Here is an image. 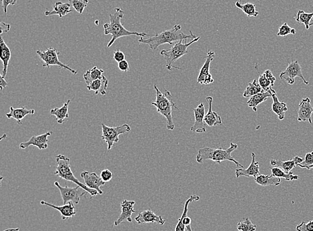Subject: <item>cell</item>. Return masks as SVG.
Instances as JSON below:
<instances>
[{
	"mask_svg": "<svg viewBox=\"0 0 313 231\" xmlns=\"http://www.w3.org/2000/svg\"><path fill=\"white\" fill-rule=\"evenodd\" d=\"M181 26L179 25H175L172 29L163 31L158 34H150V36L146 37H141L139 40V43L147 44L150 46L152 51H156L160 46L163 44H169L172 45L175 42L180 41V40H187V39L196 38L192 31H190L191 34H185L181 31Z\"/></svg>",
	"mask_w": 313,
	"mask_h": 231,
	"instance_id": "6da1fadb",
	"label": "cell"
},
{
	"mask_svg": "<svg viewBox=\"0 0 313 231\" xmlns=\"http://www.w3.org/2000/svg\"><path fill=\"white\" fill-rule=\"evenodd\" d=\"M124 16V12L120 7H116L115 12L110 14V23L105 24L104 25V34L112 35V39L108 44L107 48L111 47L112 44L115 42L117 39L121 37L136 36L141 37H146L150 34L146 33H139L138 31H130L125 28L124 26L121 25V20Z\"/></svg>",
	"mask_w": 313,
	"mask_h": 231,
	"instance_id": "7a4b0ae2",
	"label": "cell"
},
{
	"mask_svg": "<svg viewBox=\"0 0 313 231\" xmlns=\"http://www.w3.org/2000/svg\"><path fill=\"white\" fill-rule=\"evenodd\" d=\"M238 148V145L234 142H231V146L226 149L222 148L213 149V148L204 147L199 149L198 154L196 155V160L198 163L201 164L205 160H212L217 164H220L223 161H231L234 162L239 168H244V166L240 162L236 160L232 156L231 153Z\"/></svg>",
	"mask_w": 313,
	"mask_h": 231,
	"instance_id": "3957f363",
	"label": "cell"
},
{
	"mask_svg": "<svg viewBox=\"0 0 313 231\" xmlns=\"http://www.w3.org/2000/svg\"><path fill=\"white\" fill-rule=\"evenodd\" d=\"M154 88L156 90V101L152 103V105L156 107V112L167 119L168 130H173L175 127L172 119L173 108L177 110L178 108L173 102L172 94L167 90L165 93H162L156 85H154Z\"/></svg>",
	"mask_w": 313,
	"mask_h": 231,
	"instance_id": "277c9868",
	"label": "cell"
},
{
	"mask_svg": "<svg viewBox=\"0 0 313 231\" xmlns=\"http://www.w3.org/2000/svg\"><path fill=\"white\" fill-rule=\"evenodd\" d=\"M57 167L54 175H56L64 180L70 181L75 183L77 185L80 186L82 190H85L90 194V197H96L99 195L97 190L91 189L88 188L84 183L81 182L75 175H73L71 169V158L65 155L58 154L56 156Z\"/></svg>",
	"mask_w": 313,
	"mask_h": 231,
	"instance_id": "5b68a950",
	"label": "cell"
},
{
	"mask_svg": "<svg viewBox=\"0 0 313 231\" xmlns=\"http://www.w3.org/2000/svg\"><path fill=\"white\" fill-rule=\"evenodd\" d=\"M200 37H196V38L193 39L189 43H182V40H180L174 44L171 49L169 50H163L160 51V55H163L166 60V67L169 70H171L172 68H176V69H180L176 66H173V63L176 62L178 59L181 58L189 53L188 49L190 46L192 45L195 42H198L200 40Z\"/></svg>",
	"mask_w": 313,
	"mask_h": 231,
	"instance_id": "8992f818",
	"label": "cell"
},
{
	"mask_svg": "<svg viewBox=\"0 0 313 231\" xmlns=\"http://www.w3.org/2000/svg\"><path fill=\"white\" fill-rule=\"evenodd\" d=\"M36 53L39 55L40 58L44 62L42 67L44 68H49L51 66H57L59 68L68 70L73 75L78 74L77 70H73L70 66L60 62L59 60V55L60 54V52L56 49L49 48L46 51H37Z\"/></svg>",
	"mask_w": 313,
	"mask_h": 231,
	"instance_id": "52a82bcc",
	"label": "cell"
},
{
	"mask_svg": "<svg viewBox=\"0 0 313 231\" xmlns=\"http://www.w3.org/2000/svg\"><path fill=\"white\" fill-rule=\"evenodd\" d=\"M101 126L102 130L101 138L104 140L108 145V151H110L113 148L114 143L119 142L120 135L128 133L131 130V127L126 124L117 127H108L104 123L101 124Z\"/></svg>",
	"mask_w": 313,
	"mask_h": 231,
	"instance_id": "ba28073f",
	"label": "cell"
},
{
	"mask_svg": "<svg viewBox=\"0 0 313 231\" xmlns=\"http://www.w3.org/2000/svg\"><path fill=\"white\" fill-rule=\"evenodd\" d=\"M55 186L60 190L61 197L63 201L64 205L70 202H72L75 205L79 204L80 197L86 196L87 192L85 190H80V186H77L75 187L71 188L68 186H62L58 182H54Z\"/></svg>",
	"mask_w": 313,
	"mask_h": 231,
	"instance_id": "9c48e42d",
	"label": "cell"
},
{
	"mask_svg": "<svg viewBox=\"0 0 313 231\" xmlns=\"http://www.w3.org/2000/svg\"><path fill=\"white\" fill-rule=\"evenodd\" d=\"M299 77L303 79L305 84L308 85L309 82L306 80L303 75L302 72V68L297 60L293 61L289 63L287 69L284 72L281 73L280 77L281 79L285 80V82L288 83L289 84H294L295 82V77Z\"/></svg>",
	"mask_w": 313,
	"mask_h": 231,
	"instance_id": "30bf717a",
	"label": "cell"
},
{
	"mask_svg": "<svg viewBox=\"0 0 313 231\" xmlns=\"http://www.w3.org/2000/svg\"><path fill=\"white\" fill-rule=\"evenodd\" d=\"M215 59V52L211 51H208L205 62L200 70L199 75L197 78V83L200 84H210L215 82L213 76L210 73V66Z\"/></svg>",
	"mask_w": 313,
	"mask_h": 231,
	"instance_id": "8fae6325",
	"label": "cell"
},
{
	"mask_svg": "<svg viewBox=\"0 0 313 231\" xmlns=\"http://www.w3.org/2000/svg\"><path fill=\"white\" fill-rule=\"evenodd\" d=\"M52 135V132L49 131L43 134L34 136L30 138L28 141L22 142L19 145L20 149H25L30 146H34L40 150L47 149L48 147V137Z\"/></svg>",
	"mask_w": 313,
	"mask_h": 231,
	"instance_id": "7c38bea8",
	"label": "cell"
},
{
	"mask_svg": "<svg viewBox=\"0 0 313 231\" xmlns=\"http://www.w3.org/2000/svg\"><path fill=\"white\" fill-rule=\"evenodd\" d=\"M81 177L84 179V184L88 188L97 190L100 195H103V191L100 189V186H104L106 182H104L100 177L97 176L96 173L84 171L81 173Z\"/></svg>",
	"mask_w": 313,
	"mask_h": 231,
	"instance_id": "4fadbf2b",
	"label": "cell"
},
{
	"mask_svg": "<svg viewBox=\"0 0 313 231\" xmlns=\"http://www.w3.org/2000/svg\"><path fill=\"white\" fill-rule=\"evenodd\" d=\"M195 122L191 127V130L193 132L203 133L207 132L206 124L204 123L205 116V107L203 103H200L194 110Z\"/></svg>",
	"mask_w": 313,
	"mask_h": 231,
	"instance_id": "5bb4252c",
	"label": "cell"
},
{
	"mask_svg": "<svg viewBox=\"0 0 313 231\" xmlns=\"http://www.w3.org/2000/svg\"><path fill=\"white\" fill-rule=\"evenodd\" d=\"M135 201L124 200L121 203V214H120L119 219L114 222V226H119L124 221H128L132 223V215L134 212H137L134 210Z\"/></svg>",
	"mask_w": 313,
	"mask_h": 231,
	"instance_id": "9a60e30c",
	"label": "cell"
},
{
	"mask_svg": "<svg viewBox=\"0 0 313 231\" xmlns=\"http://www.w3.org/2000/svg\"><path fill=\"white\" fill-rule=\"evenodd\" d=\"M200 200V197L198 195H192L185 203V208L181 217L178 219L177 225H176L175 231H187V227L189 226L192 223V219L191 217H188L187 213L189 210V205L193 201H198Z\"/></svg>",
	"mask_w": 313,
	"mask_h": 231,
	"instance_id": "2e32d148",
	"label": "cell"
},
{
	"mask_svg": "<svg viewBox=\"0 0 313 231\" xmlns=\"http://www.w3.org/2000/svg\"><path fill=\"white\" fill-rule=\"evenodd\" d=\"M313 114V107L311 103V100L307 97L302 100L299 105L298 110V121L309 122L312 124V114Z\"/></svg>",
	"mask_w": 313,
	"mask_h": 231,
	"instance_id": "e0dca14e",
	"label": "cell"
},
{
	"mask_svg": "<svg viewBox=\"0 0 313 231\" xmlns=\"http://www.w3.org/2000/svg\"><path fill=\"white\" fill-rule=\"evenodd\" d=\"M138 224H146V223H157V224L164 225L166 221L162 217V216L156 215L152 210L148 209L144 210L138 214L135 218Z\"/></svg>",
	"mask_w": 313,
	"mask_h": 231,
	"instance_id": "ac0fdd59",
	"label": "cell"
},
{
	"mask_svg": "<svg viewBox=\"0 0 313 231\" xmlns=\"http://www.w3.org/2000/svg\"><path fill=\"white\" fill-rule=\"evenodd\" d=\"M40 204L50 206L51 208H55V209L58 210V211L60 212L61 217H62V219L63 220V221H66V220L70 219V218L74 217L75 214H76L74 203L72 202L68 203L67 204L62 205V206H56V205L47 203V201H42L41 202H40Z\"/></svg>",
	"mask_w": 313,
	"mask_h": 231,
	"instance_id": "d6986e66",
	"label": "cell"
},
{
	"mask_svg": "<svg viewBox=\"0 0 313 231\" xmlns=\"http://www.w3.org/2000/svg\"><path fill=\"white\" fill-rule=\"evenodd\" d=\"M252 155V161L250 166H248L247 169H244V168H241V169H236V177L237 178H239L241 176L244 177H253L254 178L261 175L260 173V166H259V162L256 161V154L253 153Z\"/></svg>",
	"mask_w": 313,
	"mask_h": 231,
	"instance_id": "ffe728a7",
	"label": "cell"
},
{
	"mask_svg": "<svg viewBox=\"0 0 313 231\" xmlns=\"http://www.w3.org/2000/svg\"><path fill=\"white\" fill-rule=\"evenodd\" d=\"M275 81L276 77L272 75V72L269 70H267L259 77V84H260L263 91L270 92V94H273L277 93L272 89Z\"/></svg>",
	"mask_w": 313,
	"mask_h": 231,
	"instance_id": "44dd1931",
	"label": "cell"
},
{
	"mask_svg": "<svg viewBox=\"0 0 313 231\" xmlns=\"http://www.w3.org/2000/svg\"><path fill=\"white\" fill-rule=\"evenodd\" d=\"M206 100H207V103H209V108L207 114L204 116V123H205L206 125L211 127H217V126L222 125V121L220 116H219L217 112H214L213 108H212L213 101V97H208Z\"/></svg>",
	"mask_w": 313,
	"mask_h": 231,
	"instance_id": "7402d4cb",
	"label": "cell"
},
{
	"mask_svg": "<svg viewBox=\"0 0 313 231\" xmlns=\"http://www.w3.org/2000/svg\"><path fill=\"white\" fill-rule=\"evenodd\" d=\"M10 111L9 113L5 114L7 118H14L19 125H22V121L27 115H34L35 114L34 109L27 110L25 107H22L19 108H14V107H10Z\"/></svg>",
	"mask_w": 313,
	"mask_h": 231,
	"instance_id": "603a6c76",
	"label": "cell"
},
{
	"mask_svg": "<svg viewBox=\"0 0 313 231\" xmlns=\"http://www.w3.org/2000/svg\"><path fill=\"white\" fill-rule=\"evenodd\" d=\"M0 48H1V57L0 58L2 61L3 66L1 75L3 77H5L7 75V68H8L9 64H10L12 52H11L10 48L5 44L1 35V39H0Z\"/></svg>",
	"mask_w": 313,
	"mask_h": 231,
	"instance_id": "cb8c5ba5",
	"label": "cell"
},
{
	"mask_svg": "<svg viewBox=\"0 0 313 231\" xmlns=\"http://www.w3.org/2000/svg\"><path fill=\"white\" fill-rule=\"evenodd\" d=\"M72 12V10H71V5L70 4V3L57 1L55 3L54 6L53 7V10L45 12V16H51L58 15L60 18H62Z\"/></svg>",
	"mask_w": 313,
	"mask_h": 231,
	"instance_id": "d4e9b609",
	"label": "cell"
},
{
	"mask_svg": "<svg viewBox=\"0 0 313 231\" xmlns=\"http://www.w3.org/2000/svg\"><path fill=\"white\" fill-rule=\"evenodd\" d=\"M108 79L104 76H102L98 79H96L91 84L88 85V90H93L95 92V94H100L102 95H106L107 93V88H108Z\"/></svg>",
	"mask_w": 313,
	"mask_h": 231,
	"instance_id": "484cf974",
	"label": "cell"
},
{
	"mask_svg": "<svg viewBox=\"0 0 313 231\" xmlns=\"http://www.w3.org/2000/svg\"><path fill=\"white\" fill-rule=\"evenodd\" d=\"M272 100H273V103L272 105V111L278 116V118L280 121H283L285 118V113L288 110V107L287 106V103H283V102H280L279 99H278L277 93L272 94Z\"/></svg>",
	"mask_w": 313,
	"mask_h": 231,
	"instance_id": "4316f807",
	"label": "cell"
},
{
	"mask_svg": "<svg viewBox=\"0 0 313 231\" xmlns=\"http://www.w3.org/2000/svg\"><path fill=\"white\" fill-rule=\"evenodd\" d=\"M71 103V100H68L61 108H55L50 110L51 115L56 116V121L58 124L63 123L66 118H69L68 110H69V105Z\"/></svg>",
	"mask_w": 313,
	"mask_h": 231,
	"instance_id": "83f0119b",
	"label": "cell"
},
{
	"mask_svg": "<svg viewBox=\"0 0 313 231\" xmlns=\"http://www.w3.org/2000/svg\"><path fill=\"white\" fill-rule=\"evenodd\" d=\"M270 97H272V94L270 92H262L250 97L246 103L250 108H253V110L257 112V106Z\"/></svg>",
	"mask_w": 313,
	"mask_h": 231,
	"instance_id": "f1b7e54d",
	"label": "cell"
},
{
	"mask_svg": "<svg viewBox=\"0 0 313 231\" xmlns=\"http://www.w3.org/2000/svg\"><path fill=\"white\" fill-rule=\"evenodd\" d=\"M256 183L262 186L270 185L278 186L281 184V179L279 177H274L273 175H261L255 179Z\"/></svg>",
	"mask_w": 313,
	"mask_h": 231,
	"instance_id": "f546056e",
	"label": "cell"
},
{
	"mask_svg": "<svg viewBox=\"0 0 313 231\" xmlns=\"http://www.w3.org/2000/svg\"><path fill=\"white\" fill-rule=\"evenodd\" d=\"M104 73V70L99 69L97 66H95L92 69L87 70L84 75V79L86 84H87V86L91 84L96 79H98L99 77H102V74Z\"/></svg>",
	"mask_w": 313,
	"mask_h": 231,
	"instance_id": "4dcf8cb0",
	"label": "cell"
},
{
	"mask_svg": "<svg viewBox=\"0 0 313 231\" xmlns=\"http://www.w3.org/2000/svg\"><path fill=\"white\" fill-rule=\"evenodd\" d=\"M270 164L273 167L281 168L286 173H290V172H291L292 169H293L296 166L293 159L287 160V161L283 160H270Z\"/></svg>",
	"mask_w": 313,
	"mask_h": 231,
	"instance_id": "1f68e13d",
	"label": "cell"
},
{
	"mask_svg": "<svg viewBox=\"0 0 313 231\" xmlns=\"http://www.w3.org/2000/svg\"><path fill=\"white\" fill-rule=\"evenodd\" d=\"M235 5L238 8L241 9L248 18L257 17L259 14V12L256 10V5L254 3H246L242 4L240 1H237L235 3Z\"/></svg>",
	"mask_w": 313,
	"mask_h": 231,
	"instance_id": "d6a6232c",
	"label": "cell"
},
{
	"mask_svg": "<svg viewBox=\"0 0 313 231\" xmlns=\"http://www.w3.org/2000/svg\"><path fill=\"white\" fill-rule=\"evenodd\" d=\"M313 18V12L306 13L303 10H299L295 16V20L298 23L303 24L305 26V28L308 30L310 27V24L312 21Z\"/></svg>",
	"mask_w": 313,
	"mask_h": 231,
	"instance_id": "836d02e7",
	"label": "cell"
},
{
	"mask_svg": "<svg viewBox=\"0 0 313 231\" xmlns=\"http://www.w3.org/2000/svg\"><path fill=\"white\" fill-rule=\"evenodd\" d=\"M262 92L264 91H263L260 84H258L257 79H255L253 82L248 84V87H246L242 95L244 98L251 97L255 94L261 93Z\"/></svg>",
	"mask_w": 313,
	"mask_h": 231,
	"instance_id": "e575fe53",
	"label": "cell"
},
{
	"mask_svg": "<svg viewBox=\"0 0 313 231\" xmlns=\"http://www.w3.org/2000/svg\"><path fill=\"white\" fill-rule=\"evenodd\" d=\"M272 175L274 177H279V178H283L286 179L288 181L296 180L299 179V177L297 175H294L292 172L290 173H286L279 167H273L272 170Z\"/></svg>",
	"mask_w": 313,
	"mask_h": 231,
	"instance_id": "d590c367",
	"label": "cell"
},
{
	"mask_svg": "<svg viewBox=\"0 0 313 231\" xmlns=\"http://www.w3.org/2000/svg\"><path fill=\"white\" fill-rule=\"evenodd\" d=\"M237 229L239 231H256L257 225L253 224L249 218L244 217L237 225Z\"/></svg>",
	"mask_w": 313,
	"mask_h": 231,
	"instance_id": "8d00e7d4",
	"label": "cell"
},
{
	"mask_svg": "<svg viewBox=\"0 0 313 231\" xmlns=\"http://www.w3.org/2000/svg\"><path fill=\"white\" fill-rule=\"evenodd\" d=\"M89 1L90 0H68L71 6H72L79 14H82Z\"/></svg>",
	"mask_w": 313,
	"mask_h": 231,
	"instance_id": "74e56055",
	"label": "cell"
},
{
	"mask_svg": "<svg viewBox=\"0 0 313 231\" xmlns=\"http://www.w3.org/2000/svg\"><path fill=\"white\" fill-rule=\"evenodd\" d=\"M289 34H296V29L290 27L288 24L284 23L279 27V31L277 33L278 36H287Z\"/></svg>",
	"mask_w": 313,
	"mask_h": 231,
	"instance_id": "f35d334b",
	"label": "cell"
},
{
	"mask_svg": "<svg viewBox=\"0 0 313 231\" xmlns=\"http://www.w3.org/2000/svg\"><path fill=\"white\" fill-rule=\"evenodd\" d=\"M301 169L311 170L313 169V152L307 153L305 155V160L299 165Z\"/></svg>",
	"mask_w": 313,
	"mask_h": 231,
	"instance_id": "ab89813d",
	"label": "cell"
},
{
	"mask_svg": "<svg viewBox=\"0 0 313 231\" xmlns=\"http://www.w3.org/2000/svg\"><path fill=\"white\" fill-rule=\"evenodd\" d=\"M296 231H313V220L305 222L303 221L296 227Z\"/></svg>",
	"mask_w": 313,
	"mask_h": 231,
	"instance_id": "60d3db41",
	"label": "cell"
},
{
	"mask_svg": "<svg viewBox=\"0 0 313 231\" xmlns=\"http://www.w3.org/2000/svg\"><path fill=\"white\" fill-rule=\"evenodd\" d=\"M112 177H113V173H112L110 170L104 169L101 171L100 178L102 179L104 182H109V181L112 180Z\"/></svg>",
	"mask_w": 313,
	"mask_h": 231,
	"instance_id": "b9f144b4",
	"label": "cell"
},
{
	"mask_svg": "<svg viewBox=\"0 0 313 231\" xmlns=\"http://www.w3.org/2000/svg\"><path fill=\"white\" fill-rule=\"evenodd\" d=\"M1 1H2L3 11H4L5 14H7V7L10 5H16L17 3L18 0H1Z\"/></svg>",
	"mask_w": 313,
	"mask_h": 231,
	"instance_id": "7bdbcfd3",
	"label": "cell"
},
{
	"mask_svg": "<svg viewBox=\"0 0 313 231\" xmlns=\"http://www.w3.org/2000/svg\"><path fill=\"white\" fill-rule=\"evenodd\" d=\"M114 59L116 62H120L121 61L125 60V54L122 51L118 50L114 53Z\"/></svg>",
	"mask_w": 313,
	"mask_h": 231,
	"instance_id": "ee69618b",
	"label": "cell"
},
{
	"mask_svg": "<svg viewBox=\"0 0 313 231\" xmlns=\"http://www.w3.org/2000/svg\"><path fill=\"white\" fill-rule=\"evenodd\" d=\"M119 69L121 70V71L124 72V73H126V72H128V70H130L128 61L124 60L121 61V62H119Z\"/></svg>",
	"mask_w": 313,
	"mask_h": 231,
	"instance_id": "f6af8a7d",
	"label": "cell"
},
{
	"mask_svg": "<svg viewBox=\"0 0 313 231\" xmlns=\"http://www.w3.org/2000/svg\"><path fill=\"white\" fill-rule=\"evenodd\" d=\"M1 35L3 33L8 32L10 31L11 26L10 24H5L4 22H1Z\"/></svg>",
	"mask_w": 313,
	"mask_h": 231,
	"instance_id": "bcb514c9",
	"label": "cell"
},
{
	"mask_svg": "<svg viewBox=\"0 0 313 231\" xmlns=\"http://www.w3.org/2000/svg\"><path fill=\"white\" fill-rule=\"evenodd\" d=\"M1 82H0V88H1V90H3L5 89L7 86V81L5 80V77H3L1 75Z\"/></svg>",
	"mask_w": 313,
	"mask_h": 231,
	"instance_id": "7dc6e473",
	"label": "cell"
},
{
	"mask_svg": "<svg viewBox=\"0 0 313 231\" xmlns=\"http://www.w3.org/2000/svg\"><path fill=\"white\" fill-rule=\"evenodd\" d=\"M293 160H294V162H295L296 165L298 166L299 164H301V162L304 161L305 158H301V157L296 156L294 157Z\"/></svg>",
	"mask_w": 313,
	"mask_h": 231,
	"instance_id": "c3c4849f",
	"label": "cell"
},
{
	"mask_svg": "<svg viewBox=\"0 0 313 231\" xmlns=\"http://www.w3.org/2000/svg\"><path fill=\"white\" fill-rule=\"evenodd\" d=\"M3 231H20V228L8 229Z\"/></svg>",
	"mask_w": 313,
	"mask_h": 231,
	"instance_id": "681fc988",
	"label": "cell"
},
{
	"mask_svg": "<svg viewBox=\"0 0 313 231\" xmlns=\"http://www.w3.org/2000/svg\"><path fill=\"white\" fill-rule=\"evenodd\" d=\"M187 231H193L192 229H191V225L187 227Z\"/></svg>",
	"mask_w": 313,
	"mask_h": 231,
	"instance_id": "f907efd6",
	"label": "cell"
},
{
	"mask_svg": "<svg viewBox=\"0 0 313 231\" xmlns=\"http://www.w3.org/2000/svg\"><path fill=\"white\" fill-rule=\"evenodd\" d=\"M313 26V20H312L310 24V26Z\"/></svg>",
	"mask_w": 313,
	"mask_h": 231,
	"instance_id": "816d5d0a",
	"label": "cell"
}]
</instances>
